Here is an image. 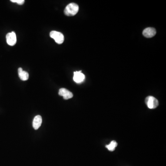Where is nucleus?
Returning <instances> with one entry per match:
<instances>
[{
  "instance_id": "obj_8",
  "label": "nucleus",
  "mask_w": 166,
  "mask_h": 166,
  "mask_svg": "<svg viewBox=\"0 0 166 166\" xmlns=\"http://www.w3.org/2000/svg\"><path fill=\"white\" fill-rule=\"evenodd\" d=\"M42 123V118L40 115H36L35 117L32 122V126L35 130H38Z\"/></svg>"
},
{
  "instance_id": "obj_1",
  "label": "nucleus",
  "mask_w": 166,
  "mask_h": 166,
  "mask_svg": "<svg viewBox=\"0 0 166 166\" xmlns=\"http://www.w3.org/2000/svg\"><path fill=\"white\" fill-rule=\"evenodd\" d=\"M79 10L78 5L75 3H71L66 6L64 10V14L68 16H73L76 15Z\"/></svg>"
},
{
  "instance_id": "obj_9",
  "label": "nucleus",
  "mask_w": 166,
  "mask_h": 166,
  "mask_svg": "<svg viewBox=\"0 0 166 166\" xmlns=\"http://www.w3.org/2000/svg\"><path fill=\"white\" fill-rule=\"evenodd\" d=\"M18 74L19 78L23 81H26L29 78V74L27 72L23 71L22 68L18 69Z\"/></svg>"
},
{
  "instance_id": "obj_3",
  "label": "nucleus",
  "mask_w": 166,
  "mask_h": 166,
  "mask_svg": "<svg viewBox=\"0 0 166 166\" xmlns=\"http://www.w3.org/2000/svg\"><path fill=\"white\" fill-rule=\"evenodd\" d=\"M145 103L150 109L157 108L159 105L158 100L152 96H149L145 99Z\"/></svg>"
},
{
  "instance_id": "obj_2",
  "label": "nucleus",
  "mask_w": 166,
  "mask_h": 166,
  "mask_svg": "<svg viewBox=\"0 0 166 166\" xmlns=\"http://www.w3.org/2000/svg\"><path fill=\"white\" fill-rule=\"evenodd\" d=\"M50 36L55 40L56 43L58 44H62L64 41V36L61 32L53 31L50 33Z\"/></svg>"
},
{
  "instance_id": "obj_10",
  "label": "nucleus",
  "mask_w": 166,
  "mask_h": 166,
  "mask_svg": "<svg viewBox=\"0 0 166 166\" xmlns=\"http://www.w3.org/2000/svg\"><path fill=\"white\" fill-rule=\"evenodd\" d=\"M117 142L115 141H112L111 142L110 144L106 145V148L108 149L109 151H113L115 150L116 147H117Z\"/></svg>"
},
{
  "instance_id": "obj_7",
  "label": "nucleus",
  "mask_w": 166,
  "mask_h": 166,
  "mask_svg": "<svg viewBox=\"0 0 166 166\" xmlns=\"http://www.w3.org/2000/svg\"><path fill=\"white\" fill-rule=\"evenodd\" d=\"M59 95L63 97L65 100L69 99L73 97V94L72 92L65 88H61L59 91Z\"/></svg>"
},
{
  "instance_id": "obj_11",
  "label": "nucleus",
  "mask_w": 166,
  "mask_h": 166,
  "mask_svg": "<svg viewBox=\"0 0 166 166\" xmlns=\"http://www.w3.org/2000/svg\"><path fill=\"white\" fill-rule=\"evenodd\" d=\"M11 1L12 2L17 3L19 5H20L24 4V3H25V1L24 0H11Z\"/></svg>"
},
{
  "instance_id": "obj_6",
  "label": "nucleus",
  "mask_w": 166,
  "mask_h": 166,
  "mask_svg": "<svg viewBox=\"0 0 166 166\" xmlns=\"http://www.w3.org/2000/svg\"><path fill=\"white\" fill-rule=\"evenodd\" d=\"M156 30L155 28L152 27H148L144 30L142 34L147 38H151L153 37L156 34Z\"/></svg>"
},
{
  "instance_id": "obj_4",
  "label": "nucleus",
  "mask_w": 166,
  "mask_h": 166,
  "mask_svg": "<svg viewBox=\"0 0 166 166\" xmlns=\"http://www.w3.org/2000/svg\"><path fill=\"white\" fill-rule=\"evenodd\" d=\"M6 42L10 46H14L17 42L16 34L14 31L8 33L6 36Z\"/></svg>"
},
{
  "instance_id": "obj_5",
  "label": "nucleus",
  "mask_w": 166,
  "mask_h": 166,
  "mask_svg": "<svg viewBox=\"0 0 166 166\" xmlns=\"http://www.w3.org/2000/svg\"><path fill=\"white\" fill-rule=\"evenodd\" d=\"M81 72V71H80L74 72V76L73 78V81L77 83H81L85 80V75Z\"/></svg>"
}]
</instances>
